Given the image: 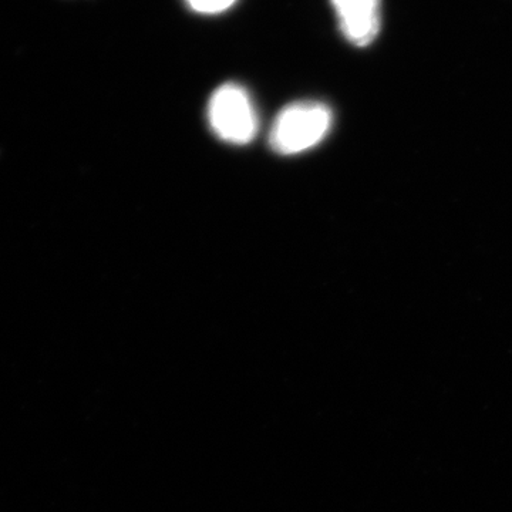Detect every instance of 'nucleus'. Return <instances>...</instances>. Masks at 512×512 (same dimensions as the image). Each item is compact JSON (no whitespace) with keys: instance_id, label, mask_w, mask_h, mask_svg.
<instances>
[{"instance_id":"obj_1","label":"nucleus","mask_w":512,"mask_h":512,"mask_svg":"<svg viewBox=\"0 0 512 512\" xmlns=\"http://www.w3.org/2000/svg\"><path fill=\"white\" fill-rule=\"evenodd\" d=\"M333 124L332 109L320 101H296L276 116L269 146L281 156H296L319 146Z\"/></svg>"},{"instance_id":"obj_2","label":"nucleus","mask_w":512,"mask_h":512,"mask_svg":"<svg viewBox=\"0 0 512 512\" xmlns=\"http://www.w3.org/2000/svg\"><path fill=\"white\" fill-rule=\"evenodd\" d=\"M207 119L215 136L232 146H247L258 134L259 119L245 87L225 83L212 93Z\"/></svg>"},{"instance_id":"obj_3","label":"nucleus","mask_w":512,"mask_h":512,"mask_svg":"<svg viewBox=\"0 0 512 512\" xmlns=\"http://www.w3.org/2000/svg\"><path fill=\"white\" fill-rule=\"evenodd\" d=\"M343 37L356 47L375 42L382 28V0H330Z\"/></svg>"},{"instance_id":"obj_4","label":"nucleus","mask_w":512,"mask_h":512,"mask_svg":"<svg viewBox=\"0 0 512 512\" xmlns=\"http://www.w3.org/2000/svg\"><path fill=\"white\" fill-rule=\"evenodd\" d=\"M238 0H185L191 10L200 15H220L227 12Z\"/></svg>"}]
</instances>
